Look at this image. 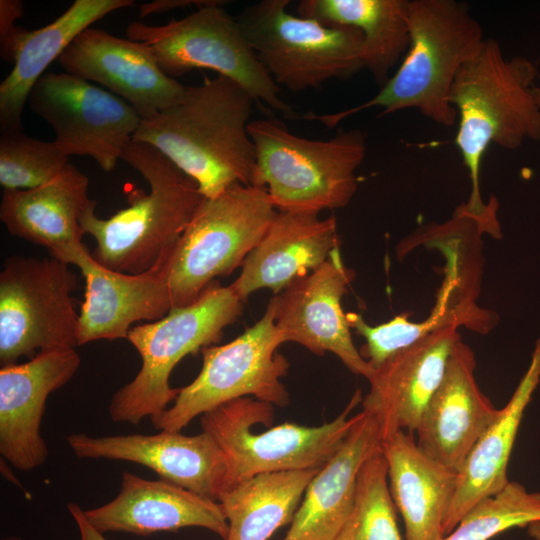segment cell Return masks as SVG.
Segmentation results:
<instances>
[{"instance_id": "1", "label": "cell", "mask_w": 540, "mask_h": 540, "mask_svg": "<svg viewBox=\"0 0 540 540\" xmlns=\"http://www.w3.org/2000/svg\"><path fill=\"white\" fill-rule=\"evenodd\" d=\"M256 100L217 75L186 86L173 106L141 121L132 140L149 144L196 181L204 197L235 184L251 185L255 146L248 124Z\"/></svg>"}, {"instance_id": "2", "label": "cell", "mask_w": 540, "mask_h": 540, "mask_svg": "<svg viewBox=\"0 0 540 540\" xmlns=\"http://www.w3.org/2000/svg\"><path fill=\"white\" fill-rule=\"evenodd\" d=\"M537 68L528 59L506 58L499 43L485 39L457 73L450 100L457 111L455 143L468 169L471 193L466 209L494 233H500L498 203L486 204L480 170L487 148L515 150L527 139L540 140V107L534 95Z\"/></svg>"}, {"instance_id": "3", "label": "cell", "mask_w": 540, "mask_h": 540, "mask_svg": "<svg viewBox=\"0 0 540 540\" xmlns=\"http://www.w3.org/2000/svg\"><path fill=\"white\" fill-rule=\"evenodd\" d=\"M410 44L396 72L368 101L336 113L306 114L332 128L362 110L378 107L380 116L416 109L443 126H453L457 111L450 94L460 68L480 49L483 29L467 6L455 0H409Z\"/></svg>"}, {"instance_id": "4", "label": "cell", "mask_w": 540, "mask_h": 540, "mask_svg": "<svg viewBox=\"0 0 540 540\" xmlns=\"http://www.w3.org/2000/svg\"><path fill=\"white\" fill-rule=\"evenodd\" d=\"M121 160L144 177L150 191L131 190L129 206L107 219L96 215L94 201L83 213L81 226L96 240L91 255L97 263L115 272L140 274L176 244L204 196L194 179L149 144L131 140Z\"/></svg>"}, {"instance_id": "5", "label": "cell", "mask_w": 540, "mask_h": 540, "mask_svg": "<svg viewBox=\"0 0 540 540\" xmlns=\"http://www.w3.org/2000/svg\"><path fill=\"white\" fill-rule=\"evenodd\" d=\"M248 133L255 146L251 185L265 189L277 211L319 214L345 207L355 195L367 151L362 131L314 140L269 118L250 121Z\"/></svg>"}, {"instance_id": "6", "label": "cell", "mask_w": 540, "mask_h": 540, "mask_svg": "<svg viewBox=\"0 0 540 540\" xmlns=\"http://www.w3.org/2000/svg\"><path fill=\"white\" fill-rule=\"evenodd\" d=\"M242 311L243 301L230 285L221 286L216 280L190 305L132 327L127 339L141 356L142 365L134 379L112 396L108 408L112 421L137 425L165 411L178 395V389L169 384L177 363L218 342Z\"/></svg>"}, {"instance_id": "7", "label": "cell", "mask_w": 540, "mask_h": 540, "mask_svg": "<svg viewBox=\"0 0 540 540\" xmlns=\"http://www.w3.org/2000/svg\"><path fill=\"white\" fill-rule=\"evenodd\" d=\"M362 399L357 390L345 409L322 425L308 427L286 422L261 433L253 432L252 427L272 423L271 403L242 397L204 413L200 419L202 431L212 436L225 458L224 490L262 473L324 466L358 420L360 413L351 412Z\"/></svg>"}, {"instance_id": "8", "label": "cell", "mask_w": 540, "mask_h": 540, "mask_svg": "<svg viewBox=\"0 0 540 540\" xmlns=\"http://www.w3.org/2000/svg\"><path fill=\"white\" fill-rule=\"evenodd\" d=\"M276 213L266 190L252 185L204 197L166 254L171 310L190 305L216 278L242 266Z\"/></svg>"}, {"instance_id": "9", "label": "cell", "mask_w": 540, "mask_h": 540, "mask_svg": "<svg viewBox=\"0 0 540 540\" xmlns=\"http://www.w3.org/2000/svg\"><path fill=\"white\" fill-rule=\"evenodd\" d=\"M289 4V0H261L237 17L277 86L299 92L365 69L363 36L358 29L293 15Z\"/></svg>"}, {"instance_id": "10", "label": "cell", "mask_w": 540, "mask_h": 540, "mask_svg": "<svg viewBox=\"0 0 540 540\" xmlns=\"http://www.w3.org/2000/svg\"><path fill=\"white\" fill-rule=\"evenodd\" d=\"M226 1L199 7L164 25L133 21L128 39L145 44L160 69L169 77L193 69H210L249 92L256 102L287 118L295 117L291 105L280 97V87L270 77L245 37L237 18L221 7Z\"/></svg>"}, {"instance_id": "11", "label": "cell", "mask_w": 540, "mask_h": 540, "mask_svg": "<svg viewBox=\"0 0 540 540\" xmlns=\"http://www.w3.org/2000/svg\"><path fill=\"white\" fill-rule=\"evenodd\" d=\"M283 343L268 302L261 319L237 338L201 349L203 363L198 376L178 389L171 407L151 417L153 426L181 432L195 417L242 397L287 406L289 393L281 379L290 363L278 352Z\"/></svg>"}, {"instance_id": "12", "label": "cell", "mask_w": 540, "mask_h": 540, "mask_svg": "<svg viewBox=\"0 0 540 540\" xmlns=\"http://www.w3.org/2000/svg\"><path fill=\"white\" fill-rule=\"evenodd\" d=\"M56 259L11 256L0 272V363L78 346L76 275Z\"/></svg>"}, {"instance_id": "13", "label": "cell", "mask_w": 540, "mask_h": 540, "mask_svg": "<svg viewBox=\"0 0 540 540\" xmlns=\"http://www.w3.org/2000/svg\"><path fill=\"white\" fill-rule=\"evenodd\" d=\"M27 103L54 130L67 156L93 158L112 171L142 119L123 99L66 72L45 73Z\"/></svg>"}, {"instance_id": "14", "label": "cell", "mask_w": 540, "mask_h": 540, "mask_svg": "<svg viewBox=\"0 0 540 540\" xmlns=\"http://www.w3.org/2000/svg\"><path fill=\"white\" fill-rule=\"evenodd\" d=\"M355 273L334 249L317 269L299 277L269 302L284 342H295L312 353L336 355L354 374L367 380L373 369L354 345L342 298Z\"/></svg>"}, {"instance_id": "15", "label": "cell", "mask_w": 540, "mask_h": 540, "mask_svg": "<svg viewBox=\"0 0 540 540\" xmlns=\"http://www.w3.org/2000/svg\"><path fill=\"white\" fill-rule=\"evenodd\" d=\"M64 72L108 88L142 120L179 102L186 90L158 66L143 43L87 28L60 55Z\"/></svg>"}, {"instance_id": "16", "label": "cell", "mask_w": 540, "mask_h": 540, "mask_svg": "<svg viewBox=\"0 0 540 540\" xmlns=\"http://www.w3.org/2000/svg\"><path fill=\"white\" fill-rule=\"evenodd\" d=\"M66 442L79 458L123 460L144 465L161 479L218 501L224 490L226 463L211 435L161 430L154 435L93 437L73 433Z\"/></svg>"}, {"instance_id": "17", "label": "cell", "mask_w": 540, "mask_h": 540, "mask_svg": "<svg viewBox=\"0 0 540 540\" xmlns=\"http://www.w3.org/2000/svg\"><path fill=\"white\" fill-rule=\"evenodd\" d=\"M80 362L75 348H68L1 366L0 454L13 467L26 472L45 463L48 448L40 426L47 398L71 380Z\"/></svg>"}, {"instance_id": "18", "label": "cell", "mask_w": 540, "mask_h": 540, "mask_svg": "<svg viewBox=\"0 0 540 540\" xmlns=\"http://www.w3.org/2000/svg\"><path fill=\"white\" fill-rule=\"evenodd\" d=\"M475 367L473 350L460 338L415 431L423 452L458 473L500 411L480 390Z\"/></svg>"}, {"instance_id": "19", "label": "cell", "mask_w": 540, "mask_h": 540, "mask_svg": "<svg viewBox=\"0 0 540 540\" xmlns=\"http://www.w3.org/2000/svg\"><path fill=\"white\" fill-rule=\"evenodd\" d=\"M166 254L140 274L109 270L97 263L87 248L74 259L72 264L80 269L86 283L78 318V346L127 338L133 323L157 321L171 311Z\"/></svg>"}, {"instance_id": "20", "label": "cell", "mask_w": 540, "mask_h": 540, "mask_svg": "<svg viewBox=\"0 0 540 540\" xmlns=\"http://www.w3.org/2000/svg\"><path fill=\"white\" fill-rule=\"evenodd\" d=\"M457 329L448 326L430 333L374 369L362 410L377 418L383 440L399 430L416 431L461 338Z\"/></svg>"}, {"instance_id": "21", "label": "cell", "mask_w": 540, "mask_h": 540, "mask_svg": "<svg viewBox=\"0 0 540 540\" xmlns=\"http://www.w3.org/2000/svg\"><path fill=\"white\" fill-rule=\"evenodd\" d=\"M83 513L102 534L125 532L147 536L201 527L226 540L229 530L218 501L161 478L148 480L127 471L122 473L121 489L113 500Z\"/></svg>"}, {"instance_id": "22", "label": "cell", "mask_w": 540, "mask_h": 540, "mask_svg": "<svg viewBox=\"0 0 540 540\" xmlns=\"http://www.w3.org/2000/svg\"><path fill=\"white\" fill-rule=\"evenodd\" d=\"M88 177L68 163L53 179L31 189H4L0 220L8 232L48 249L67 264L87 247L81 217L94 202Z\"/></svg>"}, {"instance_id": "23", "label": "cell", "mask_w": 540, "mask_h": 540, "mask_svg": "<svg viewBox=\"0 0 540 540\" xmlns=\"http://www.w3.org/2000/svg\"><path fill=\"white\" fill-rule=\"evenodd\" d=\"M339 244L335 216L277 211L230 287L243 302L259 289L276 295L321 266Z\"/></svg>"}, {"instance_id": "24", "label": "cell", "mask_w": 540, "mask_h": 540, "mask_svg": "<svg viewBox=\"0 0 540 540\" xmlns=\"http://www.w3.org/2000/svg\"><path fill=\"white\" fill-rule=\"evenodd\" d=\"M377 418L362 410L335 454L307 486L282 540H334L347 521L364 462L382 448Z\"/></svg>"}, {"instance_id": "25", "label": "cell", "mask_w": 540, "mask_h": 540, "mask_svg": "<svg viewBox=\"0 0 540 540\" xmlns=\"http://www.w3.org/2000/svg\"><path fill=\"white\" fill-rule=\"evenodd\" d=\"M388 484L400 512L405 540H440L459 473L423 452L413 433L399 430L382 441Z\"/></svg>"}, {"instance_id": "26", "label": "cell", "mask_w": 540, "mask_h": 540, "mask_svg": "<svg viewBox=\"0 0 540 540\" xmlns=\"http://www.w3.org/2000/svg\"><path fill=\"white\" fill-rule=\"evenodd\" d=\"M448 261L437 303L422 322H411L406 316L398 315L388 322L371 326L361 314H347L350 327L365 340L359 352L373 370L396 352L439 329L464 326L487 334L496 326V313L476 304L479 277H470L465 263L458 261L454 253Z\"/></svg>"}, {"instance_id": "27", "label": "cell", "mask_w": 540, "mask_h": 540, "mask_svg": "<svg viewBox=\"0 0 540 540\" xmlns=\"http://www.w3.org/2000/svg\"><path fill=\"white\" fill-rule=\"evenodd\" d=\"M539 383L540 336L528 370L459 473L457 491L443 522V536L449 534L474 505L501 491L510 482L507 477L509 459L524 411Z\"/></svg>"}, {"instance_id": "28", "label": "cell", "mask_w": 540, "mask_h": 540, "mask_svg": "<svg viewBox=\"0 0 540 540\" xmlns=\"http://www.w3.org/2000/svg\"><path fill=\"white\" fill-rule=\"evenodd\" d=\"M133 4V0H75L50 24L27 30L12 70L0 84L1 133L22 130V112L32 88L80 33L109 13Z\"/></svg>"}, {"instance_id": "29", "label": "cell", "mask_w": 540, "mask_h": 540, "mask_svg": "<svg viewBox=\"0 0 540 540\" xmlns=\"http://www.w3.org/2000/svg\"><path fill=\"white\" fill-rule=\"evenodd\" d=\"M408 9L409 0H303L297 6L301 17L358 29L365 69L381 87L409 48Z\"/></svg>"}, {"instance_id": "30", "label": "cell", "mask_w": 540, "mask_h": 540, "mask_svg": "<svg viewBox=\"0 0 540 540\" xmlns=\"http://www.w3.org/2000/svg\"><path fill=\"white\" fill-rule=\"evenodd\" d=\"M320 468L262 473L225 489L218 502L228 522L226 540H268L291 523Z\"/></svg>"}, {"instance_id": "31", "label": "cell", "mask_w": 540, "mask_h": 540, "mask_svg": "<svg viewBox=\"0 0 540 540\" xmlns=\"http://www.w3.org/2000/svg\"><path fill=\"white\" fill-rule=\"evenodd\" d=\"M381 450L362 465L352 511L334 540H403Z\"/></svg>"}, {"instance_id": "32", "label": "cell", "mask_w": 540, "mask_h": 540, "mask_svg": "<svg viewBox=\"0 0 540 540\" xmlns=\"http://www.w3.org/2000/svg\"><path fill=\"white\" fill-rule=\"evenodd\" d=\"M540 520V493H531L510 481L501 491L474 505L455 528L440 540H490Z\"/></svg>"}, {"instance_id": "33", "label": "cell", "mask_w": 540, "mask_h": 540, "mask_svg": "<svg viewBox=\"0 0 540 540\" xmlns=\"http://www.w3.org/2000/svg\"><path fill=\"white\" fill-rule=\"evenodd\" d=\"M69 156L55 141L26 136L22 130L0 137V184L4 189H31L53 179Z\"/></svg>"}, {"instance_id": "34", "label": "cell", "mask_w": 540, "mask_h": 540, "mask_svg": "<svg viewBox=\"0 0 540 540\" xmlns=\"http://www.w3.org/2000/svg\"><path fill=\"white\" fill-rule=\"evenodd\" d=\"M23 15V4L19 0L0 1V55L13 64L24 35V27L17 26L15 20Z\"/></svg>"}, {"instance_id": "35", "label": "cell", "mask_w": 540, "mask_h": 540, "mask_svg": "<svg viewBox=\"0 0 540 540\" xmlns=\"http://www.w3.org/2000/svg\"><path fill=\"white\" fill-rule=\"evenodd\" d=\"M218 0H155L149 3L142 4L139 8L140 18L147 17L151 14L163 13L176 8H184L189 6L202 7L217 2Z\"/></svg>"}, {"instance_id": "36", "label": "cell", "mask_w": 540, "mask_h": 540, "mask_svg": "<svg viewBox=\"0 0 540 540\" xmlns=\"http://www.w3.org/2000/svg\"><path fill=\"white\" fill-rule=\"evenodd\" d=\"M68 511L79 531L80 540H107L104 534L97 531L86 519L83 509L77 503H68Z\"/></svg>"}, {"instance_id": "37", "label": "cell", "mask_w": 540, "mask_h": 540, "mask_svg": "<svg viewBox=\"0 0 540 540\" xmlns=\"http://www.w3.org/2000/svg\"><path fill=\"white\" fill-rule=\"evenodd\" d=\"M1 473L3 474V476L13 482V484L17 485L18 487H22V484L19 482V480L17 479V477L12 473V471L10 470V468L8 467L7 463H6V460L4 458L1 457Z\"/></svg>"}, {"instance_id": "38", "label": "cell", "mask_w": 540, "mask_h": 540, "mask_svg": "<svg viewBox=\"0 0 540 540\" xmlns=\"http://www.w3.org/2000/svg\"><path fill=\"white\" fill-rule=\"evenodd\" d=\"M528 535L534 540H540V520L527 526Z\"/></svg>"}, {"instance_id": "39", "label": "cell", "mask_w": 540, "mask_h": 540, "mask_svg": "<svg viewBox=\"0 0 540 540\" xmlns=\"http://www.w3.org/2000/svg\"><path fill=\"white\" fill-rule=\"evenodd\" d=\"M534 95H535L536 102H537V104H538L539 107H540V87L535 86V88H534Z\"/></svg>"}, {"instance_id": "40", "label": "cell", "mask_w": 540, "mask_h": 540, "mask_svg": "<svg viewBox=\"0 0 540 540\" xmlns=\"http://www.w3.org/2000/svg\"><path fill=\"white\" fill-rule=\"evenodd\" d=\"M3 540H22V539L18 538V537L11 536V537H6Z\"/></svg>"}]
</instances>
